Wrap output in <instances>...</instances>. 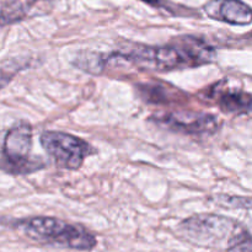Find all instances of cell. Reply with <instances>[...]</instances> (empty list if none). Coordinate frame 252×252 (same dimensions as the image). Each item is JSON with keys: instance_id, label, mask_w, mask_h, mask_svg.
<instances>
[{"instance_id": "cell-1", "label": "cell", "mask_w": 252, "mask_h": 252, "mask_svg": "<svg viewBox=\"0 0 252 252\" xmlns=\"http://www.w3.org/2000/svg\"><path fill=\"white\" fill-rule=\"evenodd\" d=\"M110 58L123 59L148 70L171 71L212 63L216 58V51L203 39L182 36L169 46L138 44L120 53H113Z\"/></svg>"}, {"instance_id": "cell-2", "label": "cell", "mask_w": 252, "mask_h": 252, "mask_svg": "<svg viewBox=\"0 0 252 252\" xmlns=\"http://www.w3.org/2000/svg\"><path fill=\"white\" fill-rule=\"evenodd\" d=\"M177 233L192 245L225 252H252V235L234 219L218 214H196L177 226Z\"/></svg>"}, {"instance_id": "cell-3", "label": "cell", "mask_w": 252, "mask_h": 252, "mask_svg": "<svg viewBox=\"0 0 252 252\" xmlns=\"http://www.w3.org/2000/svg\"><path fill=\"white\" fill-rule=\"evenodd\" d=\"M24 235L36 243L75 251H91L97 245L95 235L84 226L52 217H33L16 221Z\"/></svg>"}, {"instance_id": "cell-4", "label": "cell", "mask_w": 252, "mask_h": 252, "mask_svg": "<svg viewBox=\"0 0 252 252\" xmlns=\"http://www.w3.org/2000/svg\"><path fill=\"white\" fill-rule=\"evenodd\" d=\"M32 145L31 125L20 122L10 128L4 137L1 153V169L9 175L32 174L43 167L38 159H31Z\"/></svg>"}, {"instance_id": "cell-5", "label": "cell", "mask_w": 252, "mask_h": 252, "mask_svg": "<svg viewBox=\"0 0 252 252\" xmlns=\"http://www.w3.org/2000/svg\"><path fill=\"white\" fill-rule=\"evenodd\" d=\"M39 140L44 152L62 169L78 170L86 158L95 153L85 140L68 133L49 130L42 133Z\"/></svg>"}, {"instance_id": "cell-6", "label": "cell", "mask_w": 252, "mask_h": 252, "mask_svg": "<svg viewBox=\"0 0 252 252\" xmlns=\"http://www.w3.org/2000/svg\"><path fill=\"white\" fill-rule=\"evenodd\" d=\"M150 122L172 132L189 135L213 134L219 126L218 120L213 115L194 111H171L154 115Z\"/></svg>"}, {"instance_id": "cell-7", "label": "cell", "mask_w": 252, "mask_h": 252, "mask_svg": "<svg viewBox=\"0 0 252 252\" xmlns=\"http://www.w3.org/2000/svg\"><path fill=\"white\" fill-rule=\"evenodd\" d=\"M203 11L212 20L236 26H246L252 22V9L243 0H209Z\"/></svg>"}, {"instance_id": "cell-8", "label": "cell", "mask_w": 252, "mask_h": 252, "mask_svg": "<svg viewBox=\"0 0 252 252\" xmlns=\"http://www.w3.org/2000/svg\"><path fill=\"white\" fill-rule=\"evenodd\" d=\"M138 95L144 102L152 105H170L185 97L180 90L160 83H148L137 85Z\"/></svg>"}, {"instance_id": "cell-9", "label": "cell", "mask_w": 252, "mask_h": 252, "mask_svg": "<svg viewBox=\"0 0 252 252\" xmlns=\"http://www.w3.org/2000/svg\"><path fill=\"white\" fill-rule=\"evenodd\" d=\"M209 97L216 98L221 112L226 115H241L252 112V95L241 90L219 91Z\"/></svg>"}, {"instance_id": "cell-10", "label": "cell", "mask_w": 252, "mask_h": 252, "mask_svg": "<svg viewBox=\"0 0 252 252\" xmlns=\"http://www.w3.org/2000/svg\"><path fill=\"white\" fill-rule=\"evenodd\" d=\"M39 0H2L1 26L16 24L30 16L31 10Z\"/></svg>"}, {"instance_id": "cell-11", "label": "cell", "mask_w": 252, "mask_h": 252, "mask_svg": "<svg viewBox=\"0 0 252 252\" xmlns=\"http://www.w3.org/2000/svg\"><path fill=\"white\" fill-rule=\"evenodd\" d=\"M220 206L228 208H240V209H252V198L240 196H218L216 199Z\"/></svg>"}, {"instance_id": "cell-12", "label": "cell", "mask_w": 252, "mask_h": 252, "mask_svg": "<svg viewBox=\"0 0 252 252\" xmlns=\"http://www.w3.org/2000/svg\"><path fill=\"white\" fill-rule=\"evenodd\" d=\"M139 1L145 2V4L150 5L153 7H157V9H166L170 12H175V14L179 15L180 11L177 9L176 5H174L172 2L167 1V0H139Z\"/></svg>"}]
</instances>
